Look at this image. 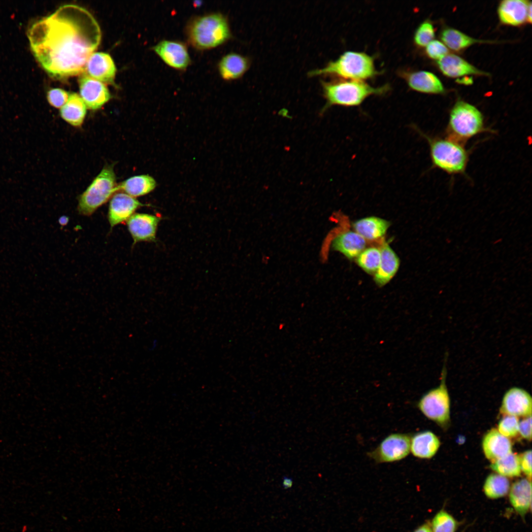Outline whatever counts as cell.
I'll list each match as a JSON object with an SVG mask.
<instances>
[{"label": "cell", "instance_id": "26", "mask_svg": "<svg viewBox=\"0 0 532 532\" xmlns=\"http://www.w3.org/2000/svg\"><path fill=\"white\" fill-rule=\"evenodd\" d=\"M156 182L149 175H139L131 177L117 186V190L122 191L132 197L144 196L151 192L156 188Z\"/></svg>", "mask_w": 532, "mask_h": 532}, {"label": "cell", "instance_id": "36", "mask_svg": "<svg viewBox=\"0 0 532 532\" xmlns=\"http://www.w3.org/2000/svg\"><path fill=\"white\" fill-rule=\"evenodd\" d=\"M69 96L68 92L61 88H52L47 93V99L49 104L55 108H61L67 101Z\"/></svg>", "mask_w": 532, "mask_h": 532}, {"label": "cell", "instance_id": "29", "mask_svg": "<svg viewBox=\"0 0 532 532\" xmlns=\"http://www.w3.org/2000/svg\"><path fill=\"white\" fill-rule=\"evenodd\" d=\"M490 467L498 474L506 477L519 476L522 471L520 455L511 452L505 457L492 462Z\"/></svg>", "mask_w": 532, "mask_h": 532}, {"label": "cell", "instance_id": "32", "mask_svg": "<svg viewBox=\"0 0 532 532\" xmlns=\"http://www.w3.org/2000/svg\"><path fill=\"white\" fill-rule=\"evenodd\" d=\"M457 522L449 513L441 510L434 516L432 522V532H455Z\"/></svg>", "mask_w": 532, "mask_h": 532}, {"label": "cell", "instance_id": "34", "mask_svg": "<svg viewBox=\"0 0 532 532\" xmlns=\"http://www.w3.org/2000/svg\"><path fill=\"white\" fill-rule=\"evenodd\" d=\"M519 419L517 417L504 415L499 421L498 431L506 437H513L519 433Z\"/></svg>", "mask_w": 532, "mask_h": 532}, {"label": "cell", "instance_id": "18", "mask_svg": "<svg viewBox=\"0 0 532 532\" xmlns=\"http://www.w3.org/2000/svg\"><path fill=\"white\" fill-rule=\"evenodd\" d=\"M250 66V59L235 52L228 53L220 59L217 69L221 77L225 81H232L241 77Z\"/></svg>", "mask_w": 532, "mask_h": 532}, {"label": "cell", "instance_id": "27", "mask_svg": "<svg viewBox=\"0 0 532 532\" xmlns=\"http://www.w3.org/2000/svg\"><path fill=\"white\" fill-rule=\"evenodd\" d=\"M86 114V104L81 97L74 93L69 94L67 101L60 109L61 117L75 127L81 126Z\"/></svg>", "mask_w": 532, "mask_h": 532}, {"label": "cell", "instance_id": "7", "mask_svg": "<svg viewBox=\"0 0 532 532\" xmlns=\"http://www.w3.org/2000/svg\"><path fill=\"white\" fill-rule=\"evenodd\" d=\"M116 178L112 166H106L79 196L78 211L80 214L90 216L117 191Z\"/></svg>", "mask_w": 532, "mask_h": 532}, {"label": "cell", "instance_id": "6", "mask_svg": "<svg viewBox=\"0 0 532 532\" xmlns=\"http://www.w3.org/2000/svg\"><path fill=\"white\" fill-rule=\"evenodd\" d=\"M446 136L465 144L482 133H493L485 125L482 112L474 105L459 100L450 110L446 129Z\"/></svg>", "mask_w": 532, "mask_h": 532}, {"label": "cell", "instance_id": "39", "mask_svg": "<svg viewBox=\"0 0 532 532\" xmlns=\"http://www.w3.org/2000/svg\"><path fill=\"white\" fill-rule=\"evenodd\" d=\"M414 532H432L431 527L428 524H424L417 528Z\"/></svg>", "mask_w": 532, "mask_h": 532}, {"label": "cell", "instance_id": "17", "mask_svg": "<svg viewBox=\"0 0 532 532\" xmlns=\"http://www.w3.org/2000/svg\"><path fill=\"white\" fill-rule=\"evenodd\" d=\"M532 2L525 0H505L498 7V14L501 23L518 26L528 22V14Z\"/></svg>", "mask_w": 532, "mask_h": 532}, {"label": "cell", "instance_id": "33", "mask_svg": "<svg viewBox=\"0 0 532 532\" xmlns=\"http://www.w3.org/2000/svg\"><path fill=\"white\" fill-rule=\"evenodd\" d=\"M435 36V32L432 24L429 21H425L419 25L416 30L413 40L414 43L418 47L426 46L433 40Z\"/></svg>", "mask_w": 532, "mask_h": 532}, {"label": "cell", "instance_id": "19", "mask_svg": "<svg viewBox=\"0 0 532 532\" xmlns=\"http://www.w3.org/2000/svg\"><path fill=\"white\" fill-rule=\"evenodd\" d=\"M437 66L445 76L452 78L468 75H487L462 57L454 54H448L437 61Z\"/></svg>", "mask_w": 532, "mask_h": 532}, {"label": "cell", "instance_id": "30", "mask_svg": "<svg viewBox=\"0 0 532 532\" xmlns=\"http://www.w3.org/2000/svg\"><path fill=\"white\" fill-rule=\"evenodd\" d=\"M510 482L505 476L499 474H490L486 479L483 490L485 495L492 499L506 496L510 489Z\"/></svg>", "mask_w": 532, "mask_h": 532}, {"label": "cell", "instance_id": "13", "mask_svg": "<svg viewBox=\"0 0 532 532\" xmlns=\"http://www.w3.org/2000/svg\"><path fill=\"white\" fill-rule=\"evenodd\" d=\"M531 395L523 388L513 387L504 394L500 412L504 415L528 417L532 415Z\"/></svg>", "mask_w": 532, "mask_h": 532}, {"label": "cell", "instance_id": "12", "mask_svg": "<svg viewBox=\"0 0 532 532\" xmlns=\"http://www.w3.org/2000/svg\"><path fill=\"white\" fill-rule=\"evenodd\" d=\"M79 85L80 97L90 109L100 108L110 98V93L105 84L89 76L85 72L79 77Z\"/></svg>", "mask_w": 532, "mask_h": 532}, {"label": "cell", "instance_id": "37", "mask_svg": "<svg viewBox=\"0 0 532 532\" xmlns=\"http://www.w3.org/2000/svg\"><path fill=\"white\" fill-rule=\"evenodd\" d=\"M521 470L531 480L532 477V450H529L520 455Z\"/></svg>", "mask_w": 532, "mask_h": 532}, {"label": "cell", "instance_id": "22", "mask_svg": "<svg viewBox=\"0 0 532 532\" xmlns=\"http://www.w3.org/2000/svg\"><path fill=\"white\" fill-rule=\"evenodd\" d=\"M380 250V262L374 273V280L381 287L387 284L395 275L399 269L400 261L396 252L388 244H383Z\"/></svg>", "mask_w": 532, "mask_h": 532}, {"label": "cell", "instance_id": "14", "mask_svg": "<svg viewBox=\"0 0 532 532\" xmlns=\"http://www.w3.org/2000/svg\"><path fill=\"white\" fill-rule=\"evenodd\" d=\"M147 206L137 200L124 193L114 195L109 203L108 219L111 228L123 223L139 208Z\"/></svg>", "mask_w": 532, "mask_h": 532}, {"label": "cell", "instance_id": "23", "mask_svg": "<svg viewBox=\"0 0 532 532\" xmlns=\"http://www.w3.org/2000/svg\"><path fill=\"white\" fill-rule=\"evenodd\" d=\"M440 442L438 437L430 431H425L411 435L410 452L420 459H431L438 451Z\"/></svg>", "mask_w": 532, "mask_h": 532}, {"label": "cell", "instance_id": "21", "mask_svg": "<svg viewBox=\"0 0 532 532\" xmlns=\"http://www.w3.org/2000/svg\"><path fill=\"white\" fill-rule=\"evenodd\" d=\"M331 245L333 250L352 259L357 258L365 249L366 241L355 231H345L334 236Z\"/></svg>", "mask_w": 532, "mask_h": 532}, {"label": "cell", "instance_id": "9", "mask_svg": "<svg viewBox=\"0 0 532 532\" xmlns=\"http://www.w3.org/2000/svg\"><path fill=\"white\" fill-rule=\"evenodd\" d=\"M411 435L395 433L386 437L369 457L378 463H392L400 461L410 453Z\"/></svg>", "mask_w": 532, "mask_h": 532}, {"label": "cell", "instance_id": "35", "mask_svg": "<svg viewBox=\"0 0 532 532\" xmlns=\"http://www.w3.org/2000/svg\"><path fill=\"white\" fill-rule=\"evenodd\" d=\"M425 52L430 59L439 60L448 54L449 50L442 42L433 40L426 46Z\"/></svg>", "mask_w": 532, "mask_h": 532}, {"label": "cell", "instance_id": "28", "mask_svg": "<svg viewBox=\"0 0 532 532\" xmlns=\"http://www.w3.org/2000/svg\"><path fill=\"white\" fill-rule=\"evenodd\" d=\"M440 37L448 48L458 52L477 43L489 42V41L474 38L458 30L449 27L442 30Z\"/></svg>", "mask_w": 532, "mask_h": 532}, {"label": "cell", "instance_id": "11", "mask_svg": "<svg viewBox=\"0 0 532 532\" xmlns=\"http://www.w3.org/2000/svg\"><path fill=\"white\" fill-rule=\"evenodd\" d=\"M161 217L146 213H134L127 221V225L133 240L137 242H154L156 239L158 226Z\"/></svg>", "mask_w": 532, "mask_h": 532}, {"label": "cell", "instance_id": "8", "mask_svg": "<svg viewBox=\"0 0 532 532\" xmlns=\"http://www.w3.org/2000/svg\"><path fill=\"white\" fill-rule=\"evenodd\" d=\"M445 359L439 385L423 395L417 404L419 409L427 418L440 425H446L450 417V399L446 385V357Z\"/></svg>", "mask_w": 532, "mask_h": 532}, {"label": "cell", "instance_id": "20", "mask_svg": "<svg viewBox=\"0 0 532 532\" xmlns=\"http://www.w3.org/2000/svg\"><path fill=\"white\" fill-rule=\"evenodd\" d=\"M482 447L485 457L492 463L512 452V443L510 439L494 428L485 434Z\"/></svg>", "mask_w": 532, "mask_h": 532}, {"label": "cell", "instance_id": "38", "mask_svg": "<svg viewBox=\"0 0 532 532\" xmlns=\"http://www.w3.org/2000/svg\"><path fill=\"white\" fill-rule=\"evenodd\" d=\"M519 433L524 438L531 440L532 415L526 417L519 423Z\"/></svg>", "mask_w": 532, "mask_h": 532}, {"label": "cell", "instance_id": "31", "mask_svg": "<svg viewBox=\"0 0 532 532\" xmlns=\"http://www.w3.org/2000/svg\"><path fill=\"white\" fill-rule=\"evenodd\" d=\"M380 259V249L371 247L365 249L356 258V262L366 273L374 274L378 268Z\"/></svg>", "mask_w": 532, "mask_h": 532}, {"label": "cell", "instance_id": "24", "mask_svg": "<svg viewBox=\"0 0 532 532\" xmlns=\"http://www.w3.org/2000/svg\"><path fill=\"white\" fill-rule=\"evenodd\" d=\"M510 502L521 517H524L531 507V480L523 478L515 482L509 489Z\"/></svg>", "mask_w": 532, "mask_h": 532}, {"label": "cell", "instance_id": "4", "mask_svg": "<svg viewBox=\"0 0 532 532\" xmlns=\"http://www.w3.org/2000/svg\"><path fill=\"white\" fill-rule=\"evenodd\" d=\"M323 96L326 104L321 110L324 113L333 105L345 107L360 105L368 97L382 95L389 89L387 84L373 87L364 81L346 79L333 81H322Z\"/></svg>", "mask_w": 532, "mask_h": 532}, {"label": "cell", "instance_id": "2", "mask_svg": "<svg viewBox=\"0 0 532 532\" xmlns=\"http://www.w3.org/2000/svg\"><path fill=\"white\" fill-rule=\"evenodd\" d=\"M184 32L188 44L198 51L216 48L233 37L228 17L220 12L192 16Z\"/></svg>", "mask_w": 532, "mask_h": 532}, {"label": "cell", "instance_id": "40", "mask_svg": "<svg viewBox=\"0 0 532 532\" xmlns=\"http://www.w3.org/2000/svg\"><path fill=\"white\" fill-rule=\"evenodd\" d=\"M293 484L292 479L288 477L284 476L283 477L282 484L285 488L290 487Z\"/></svg>", "mask_w": 532, "mask_h": 532}, {"label": "cell", "instance_id": "15", "mask_svg": "<svg viewBox=\"0 0 532 532\" xmlns=\"http://www.w3.org/2000/svg\"><path fill=\"white\" fill-rule=\"evenodd\" d=\"M116 67L111 56L104 52H94L85 66L86 74L100 82L113 83Z\"/></svg>", "mask_w": 532, "mask_h": 532}, {"label": "cell", "instance_id": "25", "mask_svg": "<svg viewBox=\"0 0 532 532\" xmlns=\"http://www.w3.org/2000/svg\"><path fill=\"white\" fill-rule=\"evenodd\" d=\"M390 226L389 221L376 216L365 217L353 224L355 232L366 240L373 241L382 237Z\"/></svg>", "mask_w": 532, "mask_h": 532}, {"label": "cell", "instance_id": "10", "mask_svg": "<svg viewBox=\"0 0 532 532\" xmlns=\"http://www.w3.org/2000/svg\"><path fill=\"white\" fill-rule=\"evenodd\" d=\"M152 50L168 66L179 71L185 70L192 60L186 43L176 39H162Z\"/></svg>", "mask_w": 532, "mask_h": 532}, {"label": "cell", "instance_id": "16", "mask_svg": "<svg viewBox=\"0 0 532 532\" xmlns=\"http://www.w3.org/2000/svg\"><path fill=\"white\" fill-rule=\"evenodd\" d=\"M401 75L413 90L431 94L445 92L444 87L440 79L431 72L425 70L404 71L401 72Z\"/></svg>", "mask_w": 532, "mask_h": 532}, {"label": "cell", "instance_id": "3", "mask_svg": "<svg viewBox=\"0 0 532 532\" xmlns=\"http://www.w3.org/2000/svg\"><path fill=\"white\" fill-rule=\"evenodd\" d=\"M412 127L427 140L432 167L450 175L465 174L469 160V151L465 147V144L447 136H432L414 125Z\"/></svg>", "mask_w": 532, "mask_h": 532}, {"label": "cell", "instance_id": "1", "mask_svg": "<svg viewBox=\"0 0 532 532\" xmlns=\"http://www.w3.org/2000/svg\"><path fill=\"white\" fill-rule=\"evenodd\" d=\"M32 53L51 77L82 74L100 43V27L85 8L73 4L60 6L33 23L28 32Z\"/></svg>", "mask_w": 532, "mask_h": 532}, {"label": "cell", "instance_id": "5", "mask_svg": "<svg viewBox=\"0 0 532 532\" xmlns=\"http://www.w3.org/2000/svg\"><path fill=\"white\" fill-rule=\"evenodd\" d=\"M378 73L372 56L364 52L347 51L324 67L310 71L308 75H330L345 79L364 81Z\"/></svg>", "mask_w": 532, "mask_h": 532}]
</instances>
